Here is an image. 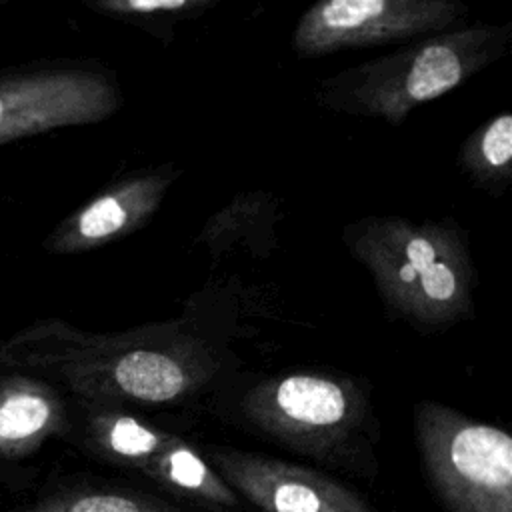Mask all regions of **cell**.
Returning a JSON list of instances; mask_svg holds the SVG:
<instances>
[{
	"mask_svg": "<svg viewBox=\"0 0 512 512\" xmlns=\"http://www.w3.org/2000/svg\"><path fill=\"white\" fill-rule=\"evenodd\" d=\"M456 164L478 190L502 196L512 180V114L502 112L478 126L462 142Z\"/></svg>",
	"mask_w": 512,
	"mask_h": 512,
	"instance_id": "12",
	"label": "cell"
},
{
	"mask_svg": "<svg viewBox=\"0 0 512 512\" xmlns=\"http://www.w3.org/2000/svg\"><path fill=\"white\" fill-rule=\"evenodd\" d=\"M68 428L70 414L60 390L0 356V458H28Z\"/></svg>",
	"mask_w": 512,
	"mask_h": 512,
	"instance_id": "11",
	"label": "cell"
},
{
	"mask_svg": "<svg viewBox=\"0 0 512 512\" xmlns=\"http://www.w3.org/2000/svg\"><path fill=\"white\" fill-rule=\"evenodd\" d=\"M22 512H184L154 496L118 488H72L54 492Z\"/></svg>",
	"mask_w": 512,
	"mask_h": 512,
	"instance_id": "13",
	"label": "cell"
},
{
	"mask_svg": "<svg viewBox=\"0 0 512 512\" xmlns=\"http://www.w3.org/2000/svg\"><path fill=\"white\" fill-rule=\"evenodd\" d=\"M426 476L450 512H512V438L434 400L414 406Z\"/></svg>",
	"mask_w": 512,
	"mask_h": 512,
	"instance_id": "4",
	"label": "cell"
},
{
	"mask_svg": "<svg viewBox=\"0 0 512 512\" xmlns=\"http://www.w3.org/2000/svg\"><path fill=\"white\" fill-rule=\"evenodd\" d=\"M214 0H94L88 6L104 16L130 22L158 36H170L178 22L204 14Z\"/></svg>",
	"mask_w": 512,
	"mask_h": 512,
	"instance_id": "14",
	"label": "cell"
},
{
	"mask_svg": "<svg viewBox=\"0 0 512 512\" xmlns=\"http://www.w3.org/2000/svg\"><path fill=\"white\" fill-rule=\"evenodd\" d=\"M122 104L104 72L50 66L0 74V146L12 140L84 126L112 116Z\"/></svg>",
	"mask_w": 512,
	"mask_h": 512,
	"instance_id": "8",
	"label": "cell"
},
{
	"mask_svg": "<svg viewBox=\"0 0 512 512\" xmlns=\"http://www.w3.org/2000/svg\"><path fill=\"white\" fill-rule=\"evenodd\" d=\"M512 24L450 28L322 80L318 102L334 112L400 126L420 104L440 98L500 60Z\"/></svg>",
	"mask_w": 512,
	"mask_h": 512,
	"instance_id": "3",
	"label": "cell"
},
{
	"mask_svg": "<svg viewBox=\"0 0 512 512\" xmlns=\"http://www.w3.org/2000/svg\"><path fill=\"white\" fill-rule=\"evenodd\" d=\"M244 418L276 442L322 460L352 448L370 416L364 390L332 372H286L252 386L242 398Z\"/></svg>",
	"mask_w": 512,
	"mask_h": 512,
	"instance_id": "5",
	"label": "cell"
},
{
	"mask_svg": "<svg viewBox=\"0 0 512 512\" xmlns=\"http://www.w3.org/2000/svg\"><path fill=\"white\" fill-rule=\"evenodd\" d=\"M0 356L78 402L106 406L178 402L218 370L214 350L176 324L102 334L46 318L0 340Z\"/></svg>",
	"mask_w": 512,
	"mask_h": 512,
	"instance_id": "1",
	"label": "cell"
},
{
	"mask_svg": "<svg viewBox=\"0 0 512 512\" xmlns=\"http://www.w3.org/2000/svg\"><path fill=\"white\" fill-rule=\"evenodd\" d=\"M344 244L394 316L446 328L472 312L474 266L458 222L368 216L346 226Z\"/></svg>",
	"mask_w": 512,
	"mask_h": 512,
	"instance_id": "2",
	"label": "cell"
},
{
	"mask_svg": "<svg viewBox=\"0 0 512 512\" xmlns=\"http://www.w3.org/2000/svg\"><path fill=\"white\" fill-rule=\"evenodd\" d=\"M466 14L454 0H322L300 16L292 48L310 58L420 40L450 30Z\"/></svg>",
	"mask_w": 512,
	"mask_h": 512,
	"instance_id": "7",
	"label": "cell"
},
{
	"mask_svg": "<svg viewBox=\"0 0 512 512\" xmlns=\"http://www.w3.org/2000/svg\"><path fill=\"white\" fill-rule=\"evenodd\" d=\"M206 460L262 512H374L354 490L300 464L234 448H210Z\"/></svg>",
	"mask_w": 512,
	"mask_h": 512,
	"instance_id": "9",
	"label": "cell"
},
{
	"mask_svg": "<svg viewBox=\"0 0 512 512\" xmlns=\"http://www.w3.org/2000/svg\"><path fill=\"white\" fill-rule=\"evenodd\" d=\"M178 174L172 166H160L116 180L58 222L44 238V250L70 256L126 238L154 216Z\"/></svg>",
	"mask_w": 512,
	"mask_h": 512,
	"instance_id": "10",
	"label": "cell"
},
{
	"mask_svg": "<svg viewBox=\"0 0 512 512\" xmlns=\"http://www.w3.org/2000/svg\"><path fill=\"white\" fill-rule=\"evenodd\" d=\"M82 406L86 446L130 470L144 474L162 488L214 508H236L238 496L216 474L208 460L186 440L122 410V406Z\"/></svg>",
	"mask_w": 512,
	"mask_h": 512,
	"instance_id": "6",
	"label": "cell"
}]
</instances>
